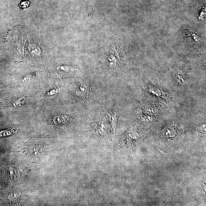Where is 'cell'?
<instances>
[{
  "instance_id": "1",
  "label": "cell",
  "mask_w": 206,
  "mask_h": 206,
  "mask_svg": "<svg viewBox=\"0 0 206 206\" xmlns=\"http://www.w3.org/2000/svg\"><path fill=\"white\" fill-rule=\"evenodd\" d=\"M155 133L160 141L167 144L175 143L183 136V126L180 119L173 117L161 123Z\"/></svg>"
},
{
  "instance_id": "2",
  "label": "cell",
  "mask_w": 206,
  "mask_h": 206,
  "mask_svg": "<svg viewBox=\"0 0 206 206\" xmlns=\"http://www.w3.org/2000/svg\"><path fill=\"white\" fill-rule=\"evenodd\" d=\"M143 87L147 94L166 105L175 100L173 92L161 85L151 81H146L143 84Z\"/></svg>"
},
{
  "instance_id": "3",
  "label": "cell",
  "mask_w": 206,
  "mask_h": 206,
  "mask_svg": "<svg viewBox=\"0 0 206 206\" xmlns=\"http://www.w3.org/2000/svg\"><path fill=\"white\" fill-rule=\"evenodd\" d=\"M176 82L182 87H189L193 85L192 69L182 63H174L169 66Z\"/></svg>"
},
{
  "instance_id": "4",
  "label": "cell",
  "mask_w": 206,
  "mask_h": 206,
  "mask_svg": "<svg viewBox=\"0 0 206 206\" xmlns=\"http://www.w3.org/2000/svg\"><path fill=\"white\" fill-rule=\"evenodd\" d=\"M167 106L164 103L154 99L142 102L138 108L148 115L159 121L163 113L167 109Z\"/></svg>"
},
{
  "instance_id": "5",
  "label": "cell",
  "mask_w": 206,
  "mask_h": 206,
  "mask_svg": "<svg viewBox=\"0 0 206 206\" xmlns=\"http://www.w3.org/2000/svg\"><path fill=\"white\" fill-rule=\"evenodd\" d=\"M75 93L81 105H87L94 99V87L91 81H82L77 87Z\"/></svg>"
},
{
  "instance_id": "6",
  "label": "cell",
  "mask_w": 206,
  "mask_h": 206,
  "mask_svg": "<svg viewBox=\"0 0 206 206\" xmlns=\"http://www.w3.org/2000/svg\"><path fill=\"white\" fill-rule=\"evenodd\" d=\"M134 117L135 120L138 124L146 127L152 126L153 125L155 124L159 121L153 117L146 114L138 108L136 111Z\"/></svg>"
},
{
  "instance_id": "7",
  "label": "cell",
  "mask_w": 206,
  "mask_h": 206,
  "mask_svg": "<svg viewBox=\"0 0 206 206\" xmlns=\"http://www.w3.org/2000/svg\"><path fill=\"white\" fill-rule=\"evenodd\" d=\"M110 125L112 138L114 139L115 135L116 128L119 119V114L117 110L113 106L109 110L107 113Z\"/></svg>"
},
{
  "instance_id": "8",
  "label": "cell",
  "mask_w": 206,
  "mask_h": 206,
  "mask_svg": "<svg viewBox=\"0 0 206 206\" xmlns=\"http://www.w3.org/2000/svg\"><path fill=\"white\" fill-rule=\"evenodd\" d=\"M184 37L187 42L192 46H196L200 44L201 39L200 36L194 31L190 30H184Z\"/></svg>"
},
{
  "instance_id": "9",
  "label": "cell",
  "mask_w": 206,
  "mask_h": 206,
  "mask_svg": "<svg viewBox=\"0 0 206 206\" xmlns=\"http://www.w3.org/2000/svg\"><path fill=\"white\" fill-rule=\"evenodd\" d=\"M194 133L198 136H205L206 135V123H202L194 127Z\"/></svg>"
},
{
  "instance_id": "10",
  "label": "cell",
  "mask_w": 206,
  "mask_h": 206,
  "mask_svg": "<svg viewBox=\"0 0 206 206\" xmlns=\"http://www.w3.org/2000/svg\"><path fill=\"white\" fill-rule=\"evenodd\" d=\"M68 117L65 115H58L54 118V123L56 124L64 123L68 120Z\"/></svg>"
},
{
  "instance_id": "11",
  "label": "cell",
  "mask_w": 206,
  "mask_h": 206,
  "mask_svg": "<svg viewBox=\"0 0 206 206\" xmlns=\"http://www.w3.org/2000/svg\"><path fill=\"white\" fill-rule=\"evenodd\" d=\"M26 100V98L25 97H22L19 100H17L14 102L13 103V105L15 106H20L21 105H23Z\"/></svg>"
},
{
  "instance_id": "12",
  "label": "cell",
  "mask_w": 206,
  "mask_h": 206,
  "mask_svg": "<svg viewBox=\"0 0 206 206\" xmlns=\"http://www.w3.org/2000/svg\"><path fill=\"white\" fill-rule=\"evenodd\" d=\"M29 4V2L28 1H23V2H21L20 5L21 7L23 8H26L28 6Z\"/></svg>"
},
{
  "instance_id": "13",
  "label": "cell",
  "mask_w": 206,
  "mask_h": 206,
  "mask_svg": "<svg viewBox=\"0 0 206 206\" xmlns=\"http://www.w3.org/2000/svg\"><path fill=\"white\" fill-rule=\"evenodd\" d=\"M57 92H58V90L53 89L48 92L47 94L48 95L51 96L52 95L55 94L57 93Z\"/></svg>"
}]
</instances>
